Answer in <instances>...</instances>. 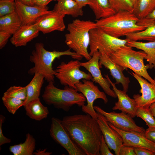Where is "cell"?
I'll list each match as a JSON object with an SVG mask.
<instances>
[{"instance_id": "5b68a950", "label": "cell", "mask_w": 155, "mask_h": 155, "mask_svg": "<svg viewBox=\"0 0 155 155\" xmlns=\"http://www.w3.org/2000/svg\"><path fill=\"white\" fill-rule=\"evenodd\" d=\"M54 82H48L42 95L46 103L53 105L55 108L68 112L74 105L82 107L85 105L86 99L81 93L75 89L65 86L64 89L56 87Z\"/></svg>"}, {"instance_id": "d590c367", "label": "cell", "mask_w": 155, "mask_h": 155, "mask_svg": "<svg viewBox=\"0 0 155 155\" xmlns=\"http://www.w3.org/2000/svg\"><path fill=\"white\" fill-rule=\"evenodd\" d=\"M100 155H113L110 150L108 145L106 143L103 136L102 135L101 138L100 149Z\"/></svg>"}, {"instance_id": "7a4b0ae2", "label": "cell", "mask_w": 155, "mask_h": 155, "mask_svg": "<svg viewBox=\"0 0 155 155\" xmlns=\"http://www.w3.org/2000/svg\"><path fill=\"white\" fill-rule=\"evenodd\" d=\"M71 50L69 49L63 51H49L44 48L42 43H36L29 58L30 61L34 63V66L28 70V73L31 75L41 73L48 82H54L55 71L53 69L52 64L55 59L64 55L69 56L79 60H81L83 57Z\"/></svg>"}, {"instance_id": "4316f807", "label": "cell", "mask_w": 155, "mask_h": 155, "mask_svg": "<svg viewBox=\"0 0 155 155\" xmlns=\"http://www.w3.org/2000/svg\"><path fill=\"white\" fill-rule=\"evenodd\" d=\"M34 75L31 81L26 86L27 96L24 102V105L29 102L39 98L40 94L41 88L44 83V77L40 73H36Z\"/></svg>"}, {"instance_id": "52a82bcc", "label": "cell", "mask_w": 155, "mask_h": 155, "mask_svg": "<svg viewBox=\"0 0 155 155\" xmlns=\"http://www.w3.org/2000/svg\"><path fill=\"white\" fill-rule=\"evenodd\" d=\"M90 35L89 54L91 57L96 51L110 56L120 47L126 45L129 40L111 36L98 27L90 31Z\"/></svg>"}, {"instance_id": "f546056e", "label": "cell", "mask_w": 155, "mask_h": 155, "mask_svg": "<svg viewBox=\"0 0 155 155\" xmlns=\"http://www.w3.org/2000/svg\"><path fill=\"white\" fill-rule=\"evenodd\" d=\"M2 99L3 104L7 111L13 115L24 105V101L13 97L3 95Z\"/></svg>"}, {"instance_id": "60d3db41", "label": "cell", "mask_w": 155, "mask_h": 155, "mask_svg": "<svg viewBox=\"0 0 155 155\" xmlns=\"http://www.w3.org/2000/svg\"><path fill=\"white\" fill-rule=\"evenodd\" d=\"M52 0H33L34 5L41 7H45Z\"/></svg>"}, {"instance_id": "7c38bea8", "label": "cell", "mask_w": 155, "mask_h": 155, "mask_svg": "<svg viewBox=\"0 0 155 155\" xmlns=\"http://www.w3.org/2000/svg\"><path fill=\"white\" fill-rule=\"evenodd\" d=\"M100 55V53L98 51H96L87 61L80 62V65L91 74L92 77L91 80L93 82L98 83L108 96L116 98L117 96L115 93L110 88L111 84L105 78L103 77L101 74L99 65Z\"/></svg>"}, {"instance_id": "bcb514c9", "label": "cell", "mask_w": 155, "mask_h": 155, "mask_svg": "<svg viewBox=\"0 0 155 155\" xmlns=\"http://www.w3.org/2000/svg\"><path fill=\"white\" fill-rule=\"evenodd\" d=\"M149 108L155 118V102L152 103L150 105Z\"/></svg>"}, {"instance_id": "484cf974", "label": "cell", "mask_w": 155, "mask_h": 155, "mask_svg": "<svg viewBox=\"0 0 155 155\" xmlns=\"http://www.w3.org/2000/svg\"><path fill=\"white\" fill-rule=\"evenodd\" d=\"M126 45L142 50L146 54L145 59L155 68V41L143 42L128 40Z\"/></svg>"}, {"instance_id": "ffe728a7", "label": "cell", "mask_w": 155, "mask_h": 155, "mask_svg": "<svg viewBox=\"0 0 155 155\" xmlns=\"http://www.w3.org/2000/svg\"><path fill=\"white\" fill-rule=\"evenodd\" d=\"M39 32L34 24L22 25L13 35L10 41L16 47L25 46L38 36Z\"/></svg>"}, {"instance_id": "6da1fadb", "label": "cell", "mask_w": 155, "mask_h": 155, "mask_svg": "<svg viewBox=\"0 0 155 155\" xmlns=\"http://www.w3.org/2000/svg\"><path fill=\"white\" fill-rule=\"evenodd\" d=\"M62 123L71 139L86 155H100L102 133L97 120L90 115L64 117Z\"/></svg>"}, {"instance_id": "8fae6325", "label": "cell", "mask_w": 155, "mask_h": 155, "mask_svg": "<svg viewBox=\"0 0 155 155\" xmlns=\"http://www.w3.org/2000/svg\"><path fill=\"white\" fill-rule=\"evenodd\" d=\"M94 108L105 118L107 121L115 127L127 131H135L145 133V130L143 127L137 125L129 115L121 112L118 113L113 111L107 112L98 106H94Z\"/></svg>"}, {"instance_id": "c3c4849f", "label": "cell", "mask_w": 155, "mask_h": 155, "mask_svg": "<svg viewBox=\"0 0 155 155\" xmlns=\"http://www.w3.org/2000/svg\"><path fill=\"white\" fill-rule=\"evenodd\" d=\"M52 0V1H58L59 0Z\"/></svg>"}, {"instance_id": "ee69618b", "label": "cell", "mask_w": 155, "mask_h": 155, "mask_svg": "<svg viewBox=\"0 0 155 155\" xmlns=\"http://www.w3.org/2000/svg\"><path fill=\"white\" fill-rule=\"evenodd\" d=\"M18 0L23 3L26 5L30 6L34 5L33 0Z\"/></svg>"}, {"instance_id": "30bf717a", "label": "cell", "mask_w": 155, "mask_h": 155, "mask_svg": "<svg viewBox=\"0 0 155 155\" xmlns=\"http://www.w3.org/2000/svg\"><path fill=\"white\" fill-rule=\"evenodd\" d=\"M82 82L75 86L78 92L82 93L85 97L87 104L82 106V111L86 114L90 115L97 120L98 114L94 108L93 104L97 99H102L105 104L108 102V99L105 93L100 91L98 86L90 80L83 79Z\"/></svg>"}, {"instance_id": "9a60e30c", "label": "cell", "mask_w": 155, "mask_h": 155, "mask_svg": "<svg viewBox=\"0 0 155 155\" xmlns=\"http://www.w3.org/2000/svg\"><path fill=\"white\" fill-rule=\"evenodd\" d=\"M97 113L98 116L97 120L106 143L110 149L114 152L115 155H119L120 150L123 143L122 137L109 125L103 115Z\"/></svg>"}, {"instance_id": "1f68e13d", "label": "cell", "mask_w": 155, "mask_h": 155, "mask_svg": "<svg viewBox=\"0 0 155 155\" xmlns=\"http://www.w3.org/2000/svg\"><path fill=\"white\" fill-rule=\"evenodd\" d=\"M3 95L13 97L25 101L27 96L26 88V86H11L4 93Z\"/></svg>"}, {"instance_id": "83f0119b", "label": "cell", "mask_w": 155, "mask_h": 155, "mask_svg": "<svg viewBox=\"0 0 155 155\" xmlns=\"http://www.w3.org/2000/svg\"><path fill=\"white\" fill-rule=\"evenodd\" d=\"M25 142L19 144L10 146L9 150L14 155H33L35 149L36 141L30 133L26 135Z\"/></svg>"}, {"instance_id": "2e32d148", "label": "cell", "mask_w": 155, "mask_h": 155, "mask_svg": "<svg viewBox=\"0 0 155 155\" xmlns=\"http://www.w3.org/2000/svg\"><path fill=\"white\" fill-rule=\"evenodd\" d=\"M16 11L21 21L22 25L34 24L42 16L51 12L48 8L41 7L36 5L30 6L20 1H15Z\"/></svg>"}, {"instance_id": "7402d4cb", "label": "cell", "mask_w": 155, "mask_h": 155, "mask_svg": "<svg viewBox=\"0 0 155 155\" xmlns=\"http://www.w3.org/2000/svg\"><path fill=\"white\" fill-rule=\"evenodd\" d=\"M23 106L26 115L36 121H40L47 118L49 113L48 108L42 104L39 98L29 102Z\"/></svg>"}, {"instance_id": "ba28073f", "label": "cell", "mask_w": 155, "mask_h": 155, "mask_svg": "<svg viewBox=\"0 0 155 155\" xmlns=\"http://www.w3.org/2000/svg\"><path fill=\"white\" fill-rule=\"evenodd\" d=\"M79 60H71L67 63L62 62L55 70V77L60 84L76 89V85L81 82V80H90L92 76L80 69L81 66Z\"/></svg>"}, {"instance_id": "277c9868", "label": "cell", "mask_w": 155, "mask_h": 155, "mask_svg": "<svg viewBox=\"0 0 155 155\" xmlns=\"http://www.w3.org/2000/svg\"><path fill=\"white\" fill-rule=\"evenodd\" d=\"M97 27L96 23L90 20H74L68 24V33L65 35V42L69 49L89 60L91 57L88 50L90 32Z\"/></svg>"}, {"instance_id": "74e56055", "label": "cell", "mask_w": 155, "mask_h": 155, "mask_svg": "<svg viewBox=\"0 0 155 155\" xmlns=\"http://www.w3.org/2000/svg\"><path fill=\"white\" fill-rule=\"evenodd\" d=\"M11 35L5 32L0 31V49L3 48L6 45Z\"/></svg>"}, {"instance_id": "d6986e66", "label": "cell", "mask_w": 155, "mask_h": 155, "mask_svg": "<svg viewBox=\"0 0 155 155\" xmlns=\"http://www.w3.org/2000/svg\"><path fill=\"white\" fill-rule=\"evenodd\" d=\"M100 68L103 65L108 69L112 77L116 81L115 84H121L123 90L127 92L128 90L130 81L128 77H126L123 73L125 69L113 62L110 56L104 54H100L99 61Z\"/></svg>"}, {"instance_id": "4dcf8cb0", "label": "cell", "mask_w": 155, "mask_h": 155, "mask_svg": "<svg viewBox=\"0 0 155 155\" xmlns=\"http://www.w3.org/2000/svg\"><path fill=\"white\" fill-rule=\"evenodd\" d=\"M136 116L141 118L146 123L148 128H155V118L149 108L138 107Z\"/></svg>"}, {"instance_id": "8d00e7d4", "label": "cell", "mask_w": 155, "mask_h": 155, "mask_svg": "<svg viewBox=\"0 0 155 155\" xmlns=\"http://www.w3.org/2000/svg\"><path fill=\"white\" fill-rule=\"evenodd\" d=\"M119 155H136L134 147L123 144L120 148Z\"/></svg>"}, {"instance_id": "5bb4252c", "label": "cell", "mask_w": 155, "mask_h": 155, "mask_svg": "<svg viewBox=\"0 0 155 155\" xmlns=\"http://www.w3.org/2000/svg\"><path fill=\"white\" fill-rule=\"evenodd\" d=\"M131 73L130 74L137 81L141 88L140 92L142 95L135 94L133 96L137 107L149 108L155 102V84L134 72Z\"/></svg>"}, {"instance_id": "b9f144b4", "label": "cell", "mask_w": 155, "mask_h": 155, "mask_svg": "<svg viewBox=\"0 0 155 155\" xmlns=\"http://www.w3.org/2000/svg\"><path fill=\"white\" fill-rule=\"evenodd\" d=\"M46 149L41 150L39 149L36 150V152H34V155H50L52 154L51 152H46Z\"/></svg>"}, {"instance_id": "ac0fdd59", "label": "cell", "mask_w": 155, "mask_h": 155, "mask_svg": "<svg viewBox=\"0 0 155 155\" xmlns=\"http://www.w3.org/2000/svg\"><path fill=\"white\" fill-rule=\"evenodd\" d=\"M105 77L112 86L113 90L118 98V101L115 103L112 109L113 110L121 111L133 118L135 117L137 107L134 99L130 98L123 90L118 89L115 84L112 82L108 75H105Z\"/></svg>"}, {"instance_id": "44dd1931", "label": "cell", "mask_w": 155, "mask_h": 155, "mask_svg": "<svg viewBox=\"0 0 155 155\" xmlns=\"http://www.w3.org/2000/svg\"><path fill=\"white\" fill-rule=\"evenodd\" d=\"M137 24L146 27L144 30L131 33L126 36L130 40L155 41V22L147 18L139 19Z\"/></svg>"}, {"instance_id": "f35d334b", "label": "cell", "mask_w": 155, "mask_h": 155, "mask_svg": "<svg viewBox=\"0 0 155 155\" xmlns=\"http://www.w3.org/2000/svg\"><path fill=\"white\" fill-rule=\"evenodd\" d=\"M136 155H155V152L148 149L140 147H134Z\"/></svg>"}, {"instance_id": "f1b7e54d", "label": "cell", "mask_w": 155, "mask_h": 155, "mask_svg": "<svg viewBox=\"0 0 155 155\" xmlns=\"http://www.w3.org/2000/svg\"><path fill=\"white\" fill-rule=\"evenodd\" d=\"M155 8V0H137L133 12L139 19L146 17Z\"/></svg>"}, {"instance_id": "ab89813d", "label": "cell", "mask_w": 155, "mask_h": 155, "mask_svg": "<svg viewBox=\"0 0 155 155\" xmlns=\"http://www.w3.org/2000/svg\"><path fill=\"white\" fill-rule=\"evenodd\" d=\"M145 135L151 141L155 143V128H148L145 130Z\"/></svg>"}, {"instance_id": "603a6c76", "label": "cell", "mask_w": 155, "mask_h": 155, "mask_svg": "<svg viewBox=\"0 0 155 155\" xmlns=\"http://www.w3.org/2000/svg\"><path fill=\"white\" fill-rule=\"evenodd\" d=\"M53 10L65 16L69 15L73 18L82 16L83 14L82 8L74 0H59Z\"/></svg>"}, {"instance_id": "3957f363", "label": "cell", "mask_w": 155, "mask_h": 155, "mask_svg": "<svg viewBox=\"0 0 155 155\" xmlns=\"http://www.w3.org/2000/svg\"><path fill=\"white\" fill-rule=\"evenodd\" d=\"M138 20L133 12L122 10L106 18L96 20L95 22L97 27L106 33L119 38L146 29L137 24Z\"/></svg>"}, {"instance_id": "cb8c5ba5", "label": "cell", "mask_w": 155, "mask_h": 155, "mask_svg": "<svg viewBox=\"0 0 155 155\" xmlns=\"http://www.w3.org/2000/svg\"><path fill=\"white\" fill-rule=\"evenodd\" d=\"M88 5L93 11L96 20L106 18L116 12L109 0H89Z\"/></svg>"}, {"instance_id": "681fc988", "label": "cell", "mask_w": 155, "mask_h": 155, "mask_svg": "<svg viewBox=\"0 0 155 155\" xmlns=\"http://www.w3.org/2000/svg\"><path fill=\"white\" fill-rule=\"evenodd\" d=\"M14 0L15 1V0Z\"/></svg>"}, {"instance_id": "e575fe53", "label": "cell", "mask_w": 155, "mask_h": 155, "mask_svg": "<svg viewBox=\"0 0 155 155\" xmlns=\"http://www.w3.org/2000/svg\"><path fill=\"white\" fill-rule=\"evenodd\" d=\"M5 118L2 115H0V146L11 142L10 139L5 137L3 134L2 130V125Z\"/></svg>"}, {"instance_id": "9c48e42d", "label": "cell", "mask_w": 155, "mask_h": 155, "mask_svg": "<svg viewBox=\"0 0 155 155\" xmlns=\"http://www.w3.org/2000/svg\"><path fill=\"white\" fill-rule=\"evenodd\" d=\"M49 133L52 138L64 148L69 155H86L71 138L59 119L52 118Z\"/></svg>"}, {"instance_id": "4fadbf2b", "label": "cell", "mask_w": 155, "mask_h": 155, "mask_svg": "<svg viewBox=\"0 0 155 155\" xmlns=\"http://www.w3.org/2000/svg\"><path fill=\"white\" fill-rule=\"evenodd\" d=\"M65 16L53 10L39 17L34 24L39 31L43 34L55 30L64 31L65 26L64 18Z\"/></svg>"}, {"instance_id": "7dc6e473", "label": "cell", "mask_w": 155, "mask_h": 155, "mask_svg": "<svg viewBox=\"0 0 155 155\" xmlns=\"http://www.w3.org/2000/svg\"><path fill=\"white\" fill-rule=\"evenodd\" d=\"M137 0H130L133 6L135 4Z\"/></svg>"}, {"instance_id": "7bdbcfd3", "label": "cell", "mask_w": 155, "mask_h": 155, "mask_svg": "<svg viewBox=\"0 0 155 155\" xmlns=\"http://www.w3.org/2000/svg\"><path fill=\"white\" fill-rule=\"evenodd\" d=\"M81 8H83L87 5H88L89 0H74Z\"/></svg>"}, {"instance_id": "d6a6232c", "label": "cell", "mask_w": 155, "mask_h": 155, "mask_svg": "<svg viewBox=\"0 0 155 155\" xmlns=\"http://www.w3.org/2000/svg\"><path fill=\"white\" fill-rule=\"evenodd\" d=\"M110 4L116 12L125 10L133 11V5L130 0H109Z\"/></svg>"}, {"instance_id": "d4e9b609", "label": "cell", "mask_w": 155, "mask_h": 155, "mask_svg": "<svg viewBox=\"0 0 155 155\" xmlns=\"http://www.w3.org/2000/svg\"><path fill=\"white\" fill-rule=\"evenodd\" d=\"M22 25L20 19L15 12L0 17V31L14 34Z\"/></svg>"}, {"instance_id": "8992f818", "label": "cell", "mask_w": 155, "mask_h": 155, "mask_svg": "<svg viewBox=\"0 0 155 155\" xmlns=\"http://www.w3.org/2000/svg\"><path fill=\"white\" fill-rule=\"evenodd\" d=\"M146 54L143 51H135L127 45L121 46L110 56L116 64L124 67L127 70L129 69L134 73L155 84V78L153 79L147 71L153 67L149 64L145 65L144 59Z\"/></svg>"}, {"instance_id": "f6af8a7d", "label": "cell", "mask_w": 155, "mask_h": 155, "mask_svg": "<svg viewBox=\"0 0 155 155\" xmlns=\"http://www.w3.org/2000/svg\"><path fill=\"white\" fill-rule=\"evenodd\" d=\"M146 18L151 19L155 22V8Z\"/></svg>"}, {"instance_id": "e0dca14e", "label": "cell", "mask_w": 155, "mask_h": 155, "mask_svg": "<svg viewBox=\"0 0 155 155\" xmlns=\"http://www.w3.org/2000/svg\"><path fill=\"white\" fill-rule=\"evenodd\" d=\"M108 123L121 135L123 139V145L134 147L144 148L155 152V143L147 139L145 133L123 131L115 127L108 122Z\"/></svg>"}, {"instance_id": "836d02e7", "label": "cell", "mask_w": 155, "mask_h": 155, "mask_svg": "<svg viewBox=\"0 0 155 155\" xmlns=\"http://www.w3.org/2000/svg\"><path fill=\"white\" fill-rule=\"evenodd\" d=\"M16 11L15 0H0V17L11 13Z\"/></svg>"}]
</instances>
